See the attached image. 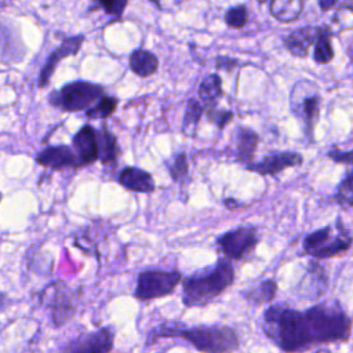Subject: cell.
<instances>
[{
    "label": "cell",
    "mask_w": 353,
    "mask_h": 353,
    "mask_svg": "<svg viewBox=\"0 0 353 353\" xmlns=\"http://www.w3.org/2000/svg\"><path fill=\"white\" fill-rule=\"evenodd\" d=\"M262 330L279 349L295 353L314 345L347 341L350 317L339 303H317L305 310L273 305L263 313Z\"/></svg>",
    "instance_id": "cell-1"
},
{
    "label": "cell",
    "mask_w": 353,
    "mask_h": 353,
    "mask_svg": "<svg viewBox=\"0 0 353 353\" xmlns=\"http://www.w3.org/2000/svg\"><path fill=\"white\" fill-rule=\"evenodd\" d=\"M183 338L201 353H232L239 345V334L233 327L225 324H201L181 327V324H161L148 334V345L159 338Z\"/></svg>",
    "instance_id": "cell-2"
},
{
    "label": "cell",
    "mask_w": 353,
    "mask_h": 353,
    "mask_svg": "<svg viewBox=\"0 0 353 353\" xmlns=\"http://www.w3.org/2000/svg\"><path fill=\"white\" fill-rule=\"evenodd\" d=\"M234 281V269L229 259L197 270L182 281V303L188 307L205 306Z\"/></svg>",
    "instance_id": "cell-3"
},
{
    "label": "cell",
    "mask_w": 353,
    "mask_h": 353,
    "mask_svg": "<svg viewBox=\"0 0 353 353\" xmlns=\"http://www.w3.org/2000/svg\"><path fill=\"white\" fill-rule=\"evenodd\" d=\"M352 245L350 230L345 228L341 218L335 226L327 225L305 236L302 247L306 254L316 259H327L347 251Z\"/></svg>",
    "instance_id": "cell-4"
},
{
    "label": "cell",
    "mask_w": 353,
    "mask_h": 353,
    "mask_svg": "<svg viewBox=\"0 0 353 353\" xmlns=\"http://www.w3.org/2000/svg\"><path fill=\"white\" fill-rule=\"evenodd\" d=\"M105 88L101 84L74 80L63 84L59 90H54L48 95L51 106L61 109L62 112H83L90 109L102 95Z\"/></svg>",
    "instance_id": "cell-5"
},
{
    "label": "cell",
    "mask_w": 353,
    "mask_h": 353,
    "mask_svg": "<svg viewBox=\"0 0 353 353\" xmlns=\"http://www.w3.org/2000/svg\"><path fill=\"white\" fill-rule=\"evenodd\" d=\"M321 95L319 87L312 80L296 81L290 91V109L292 114L302 123L305 135L313 141L314 125L320 116Z\"/></svg>",
    "instance_id": "cell-6"
},
{
    "label": "cell",
    "mask_w": 353,
    "mask_h": 353,
    "mask_svg": "<svg viewBox=\"0 0 353 353\" xmlns=\"http://www.w3.org/2000/svg\"><path fill=\"white\" fill-rule=\"evenodd\" d=\"M181 281L182 274L178 270H142L137 279L134 296L138 301L149 302L152 299L170 295Z\"/></svg>",
    "instance_id": "cell-7"
},
{
    "label": "cell",
    "mask_w": 353,
    "mask_h": 353,
    "mask_svg": "<svg viewBox=\"0 0 353 353\" xmlns=\"http://www.w3.org/2000/svg\"><path fill=\"white\" fill-rule=\"evenodd\" d=\"M256 228L239 226L216 237V244L226 259L240 261L247 256L258 244Z\"/></svg>",
    "instance_id": "cell-8"
},
{
    "label": "cell",
    "mask_w": 353,
    "mask_h": 353,
    "mask_svg": "<svg viewBox=\"0 0 353 353\" xmlns=\"http://www.w3.org/2000/svg\"><path fill=\"white\" fill-rule=\"evenodd\" d=\"M46 302L51 310V320L55 327L68 323L76 312V291L63 283H54L46 291Z\"/></svg>",
    "instance_id": "cell-9"
},
{
    "label": "cell",
    "mask_w": 353,
    "mask_h": 353,
    "mask_svg": "<svg viewBox=\"0 0 353 353\" xmlns=\"http://www.w3.org/2000/svg\"><path fill=\"white\" fill-rule=\"evenodd\" d=\"M113 345L114 328L112 325H105L70 339L63 345L62 353H109Z\"/></svg>",
    "instance_id": "cell-10"
},
{
    "label": "cell",
    "mask_w": 353,
    "mask_h": 353,
    "mask_svg": "<svg viewBox=\"0 0 353 353\" xmlns=\"http://www.w3.org/2000/svg\"><path fill=\"white\" fill-rule=\"evenodd\" d=\"M85 40V36L84 34H76V36H69V37H65L62 40V43L54 50L50 52V55L47 57L41 70H40V74H39V81H37V85L40 88H44L48 85L51 77H52V73L55 72L58 63L68 58V57H73L76 55L83 43Z\"/></svg>",
    "instance_id": "cell-11"
},
{
    "label": "cell",
    "mask_w": 353,
    "mask_h": 353,
    "mask_svg": "<svg viewBox=\"0 0 353 353\" xmlns=\"http://www.w3.org/2000/svg\"><path fill=\"white\" fill-rule=\"evenodd\" d=\"M303 157L301 153L283 150L266 154L259 161H251L245 165V168L259 175H276L287 168L301 165Z\"/></svg>",
    "instance_id": "cell-12"
},
{
    "label": "cell",
    "mask_w": 353,
    "mask_h": 353,
    "mask_svg": "<svg viewBox=\"0 0 353 353\" xmlns=\"http://www.w3.org/2000/svg\"><path fill=\"white\" fill-rule=\"evenodd\" d=\"M36 163L50 170L80 168L76 153L68 145H50L36 154Z\"/></svg>",
    "instance_id": "cell-13"
},
{
    "label": "cell",
    "mask_w": 353,
    "mask_h": 353,
    "mask_svg": "<svg viewBox=\"0 0 353 353\" xmlns=\"http://www.w3.org/2000/svg\"><path fill=\"white\" fill-rule=\"evenodd\" d=\"M72 149L77 156L80 167L90 165L98 160V135L91 124H84L72 138Z\"/></svg>",
    "instance_id": "cell-14"
},
{
    "label": "cell",
    "mask_w": 353,
    "mask_h": 353,
    "mask_svg": "<svg viewBox=\"0 0 353 353\" xmlns=\"http://www.w3.org/2000/svg\"><path fill=\"white\" fill-rule=\"evenodd\" d=\"M117 182L127 190L137 193H152L156 189L153 176L138 167H124L117 175Z\"/></svg>",
    "instance_id": "cell-15"
},
{
    "label": "cell",
    "mask_w": 353,
    "mask_h": 353,
    "mask_svg": "<svg viewBox=\"0 0 353 353\" xmlns=\"http://www.w3.org/2000/svg\"><path fill=\"white\" fill-rule=\"evenodd\" d=\"M316 33L317 26H302L284 36L283 43L292 57L306 58L309 54V48L313 46L316 40Z\"/></svg>",
    "instance_id": "cell-16"
},
{
    "label": "cell",
    "mask_w": 353,
    "mask_h": 353,
    "mask_svg": "<svg viewBox=\"0 0 353 353\" xmlns=\"http://www.w3.org/2000/svg\"><path fill=\"white\" fill-rule=\"evenodd\" d=\"M233 143H234V159L244 165L252 161L255 150L259 143V135L248 128V127H237L233 135Z\"/></svg>",
    "instance_id": "cell-17"
},
{
    "label": "cell",
    "mask_w": 353,
    "mask_h": 353,
    "mask_svg": "<svg viewBox=\"0 0 353 353\" xmlns=\"http://www.w3.org/2000/svg\"><path fill=\"white\" fill-rule=\"evenodd\" d=\"M97 135H98V160L105 165L114 164L120 154V146L117 143L116 135L108 128L105 123L99 130H97Z\"/></svg>",
    "instance_id": "cell-18"
},
{
    "label": "cell",
    "mask_w": 353,
    "mask_h": 353,
    "mask_svg": "<svg viewBox=\"0 0 353 353\" xmlns=\"http://www.w3.org/2000/svg\"><path fill=\"white\" fill-rule=\"evenodd\" d=\"M128 66L134 74L139 77H149L157 70L159 58L152 51L138 48L130 54Z\"/></svg>",
    "instance_id": "cell-19"
},
{
    "label": "cell",
    "mask_w": 353,
    "mask_h": 353,
    "mask_svg": "<svg viewBox=\"0 0 353 353\" xmlns=\"http://www.w3.org/2000/svg\"><path fill=\"white\" fill-rule=\"evenodd\" d=\"M332 30L328 25L317 26L316 40L313 43V59L316 63L325 65L330 63L334 58V48H332Z\"/></svg>",
    "instance_id": "cell-20"
},
{
    "label": "cell",
    "mask_w": 353,
    "mask_h": 353,
    "mask_svg": "<svg viewBox=\"0 0 353 353\" xmlns=\"http://www.w3.org/2000/svg\"><path fill=\"white\" fill-rule=\"evenodd\" d=\"M223 95L222 90V79L218 73H211L203 77L199 85V101L207 108H214L218 103V99Z\"/></svg>",
    "instance_id": "cell-21"
},
{
    "label": "cell",
    "mask_w": 353,
    "mask_h": 353,
    "mask_svg": "<svg viewBox=\"0 0 353 353\" xmlns=\"http://www.w3.org/2000/svg\"><path fill=\"white\" fill-rule=\"evenodd\" d=\"M303 10V0H270L269 11L281 23H291L298 19Z\"/></svg>",
    "instance_id": "cell-22"
},
{
    "label": "cell",
    "mask_w": 353,
    "mask_h": 353,
    "mask_svg": "<svg viewBox=\"0 0 353 353\" xmlns=\"http://www.w3.org/2000/svg\"><path fill=\"white\" fill-rule=\"evenodd\" d=\"M277 291V283L273 279H266L262 280L259 284L243 291V296L254 303V305H262L270 302Z\"/></svg>",
    "instance_id": "cell-23"
},
{
    "label": "cell",
    "mask_w": 353,
    "mask_h": 353,
    "mask_svg": "<svg viewBox=\"0 0 353 353\" xmlns=\"http://www.w3.org/2000/svg\"><path fill=\"white\" fill-rule=\"evenodd\" d=\"M119 98L114 95L103 94L90 109L85 110V117L88 120H105L110 117L117 109Z\"/></svg>",
    "instance_id": "cell-24"
},
{
    "label": "cell",
    "mask_w": 353,
    "mask_h": 353,
    "mask_svg": "<svg viewBox=\"0 0 353 353\" xmlns=\"http://www.w3.org/2000/svg\"><path fill=\"white\" fill-rule=\"evenodd\" d=\"M203 113H204V106L201 105V102L199 99L189 98L185 113H183V119H182V131L185 134H189L190 128H196Z\"/></svg>",
    "instance_id": "cell-25"
},
{
    "label": "cell",
    "mask_w": 353,
    "mask_h": 353,
    "mask_svg": "<svg viewBox=\"0 0 353 353\" xmlns=\"http://www.w3.org/2000/svg\"><path fill=\"white\" fill-rule=\"evenodd\" d=\"M334 200L342 207L349 210L352 207L353 203V181H352V171L347 170L343 179L341 181V183L338 185L335 194H334Z\"/></svg>",
    "instance_id": "cell-26"
},
{
    "label": "cell",
    "mask_w": 353,
    "mask_h": 353,
    "mask_svg": "<svg viewBox=\"0 0 353 353\" xmlns=\"http://www.w3.org/2000/svg\"><path fill=\"white\" fill-rule=\"evenodd\" d=\"M167 168H168L171 178L175 182L183 183L186 181L188 172H189V164L186 160V154L183 152L175 154L170 161H167Z\"/></svg>",
    "instance_id": "cell-27"
},
{
    "label": "cell",
    "mask_w": 353,
    "mask_h": 353,
    "mask_svg": "<svg viewBox=\"0 0 353 353\" xmlns=\"http://www.w3.org/2000/svg\"><path fill=\"white\" fill-rule=\"evenodd\" d=\"M225 23L230 29H241L248 22V10L245 4H237L233 7H229L225 12Z\"/></svg>",
    "instance_id": "cell-28"
},
{
    "label": "cell",
    "mask_w": 353,
    "mask_h": 353,
    "mask_svg": "<svg viewBox=\"0 0 353 353\" xmlns=\"http://www.w3.org/2000/svg\"><path fill=\"white\" fill-rule=\"evenodd\" d=\"M205 117L210 123L215 124L219 130H223L233 119V112L226 110V109H218L216 106L214 108H207L204 109Z\"/></svg>",
    "instance_id": "cell-29"
},
{
    "label": "cell",
    "mask_w": 353,
    "mask_h": 353,
    "mask_svg": "<svg viewBox=\"0 0 353 353\" xmlns=\"http://www.w3.org/2000/svg\"><path fill=\"white\" fill-rule=\"evenodd\" d=\"M95 8H101L108 15H113L119 18L120 15H123L125 6L120 0H92V6L90 7V11Z\"/></svg>",
    "instance_id": "cell-30"
},
{
    "label": "cell",
    "mask_w": 353,
    "mask_h": 353,
    "mask_svg": "<svg viewBox=\"0 0 353 353\" xmlns=\"http://www.w3.org/2000/svg\"><path fill=\"white\" fill-rule=\"evenodd\" d=\"M239 63H240V61L237 58H232V57H226V55H218L215 58V68L218 70L230 72L234 68H237Z\"/></svg>",
    "instance_id": "cell-31"
},
{
    "label": "cell",
    "mask_w": 353,
    "mask_h": 353,
    "mask_svg": "<svg viewBox=\"0 0 353 353\" xmlns=\"http://www.w3.org/2000/svg\"><path fill=\"white\" fill-rule=\"evenodd\" d=\"M327 156L331 160H334L335 163H345V164L352 163V152L350 150H341V149L332 148L327 152Z\"/></svg>",
    "instance_id": "cell-32"
},
{
    "label": "cell",
    "mask_w": 353,
    "mask_h": 353,
    "mask_svg": "<svg viewBox=\"0 0 353 353\" xmlns=\"http://www.w3.org/2000/svg\"><path fill=\"white\" fill-rule=\"evenodd\" d=\"M338 3H339V0H317V4L320 7V10L324 11V12L334 8Z\"/></svg>",
    "instance_id": "cell-33"
},
{
    "label": "cell",
    "mask_w": 353,
    "mask_h": 353,
    "mask_svg": "<svg viewBox=\"0 0 353 353\" xmlns=\"http://www.w3.org/2000/svg\"><path fill=\"white\" fill-rule=\"evenodd\" d=\"M223 204H225L229 210H234V208L240 207V204H239L234 199H225V200H223Z\"/></svg>",
    "instance_id": "cell-34"
},
{
    "label": "cell",
    "mask_w": 353,
    "mask_h": 353,
    "mask_svg": "<svg viewBox=\"0 0 353 353\" xmlns=\"http://www.w3.org/2000/svg\"><path fill=\"white\" fill-rule=\"evenodd\" d=\"M149 1H150V4H153L156 8L161 10V4H160V0H149Z\"/></svg>",
    "instance_id": "cell-35"
},
{
    "label": "cell",
    "mask_w": 353,
    "mask_h": 353,
    "mask_svg": "<svg viewBox=\"0 0 353 353\" xmlns=\"http://www.w3.org/2000/svg\"><path fill=\"white\" fill-rule=\"evenodd\" d=\"M256 1H258L259 4H263V3H265V1H268V0H256Z\"/></svg>",
    "instance_id": "cell-36"
},
{
    "label": "cell",
    "mask_w": 353,
    "mask_h": 353,
    "mask_svg": "<svg viewBox=\"0 0 353 353\" xmlns=\"http://www.w3.org/2000/svg\"><path fill=\"white\" fill-rule=\"evenodd\" d=\"M120 1H121L124 6H127V1H128V0H120Z\"/></svg>",
    "instance_id": "cell-37"
},
{
    "label": "cell",
    "mask_w": 353,
    "mask_h": 353,
    "mask_svg": "<svg viewBox=\"0 0 353 353\" xmlns=\"http://www.w3.org/2000/svg\"><path fill=\"white\" fill-rule=\"evenodd\" d=\"M1 199H3V194H1V193H0V201H1Z\"/></svg>",
    "instance_id": "cell-38"
},
{
    "label": "cell",
    "mask_w": 353,
    "mask_h": 353,
    "mask_svg": "<svg viewBox=\"0 0 353 353\" xmlns=\"http://www.w3.org/2000/svg\"><path fill=\"white\" fill-rule=\"evenodd\" d=\"M175 1H178V3H179V1H182V0H175Z\"/></svg>",
    "instance_id": "cell-39"
}]
</instances>
